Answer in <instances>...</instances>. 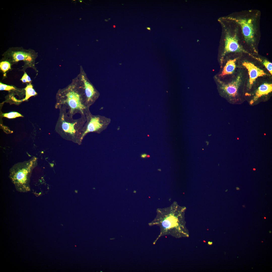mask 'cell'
Here are the masks:
<instances>
[{
    "label": "cell",
    "instance_id": "cell-1",
    "mask_svg": "<svg viewBox=\"0 0 272 272\" xmlns=\"http://www.w3.org/2000/svg\"><path fill=\"white\" fill-rule=\"evenodd\" d=\"M185 209L175 202L168 207L157 209L156 217L148 223L150 226L157 225L160 228V233L153 242V245L163 236L171 235L179 237L183 235V219Z\"/></svg>",
    "mask_w": 272,
    "mask_h": 272
},
{
    "label": "cell",
    "instance_id": "cell-2",
    "mask_svg": "<svg viewBox=\"0 0 272 272\" xmlns=\"http://www.w3.org/2000/svg\"><path fill=\"white\" fill-rule=\"evenodd\" d=\"M56 109L65 108L68 115L73 117L77 114L86 116L90 110L87 106L82 87L77 77L65 87L60 89L56 95Z\"/></svg>",
    "mask_w": 272,
    "mask_h": 272
},
{
    "label": "cell",
    "instance_id": "cell-3",
    "mask_svg": "<svg viewBox=\"0 0 272 272\" xmlns=\"http://www.w3.org/2000/svg\"><path fill=\"white\" fill-rule=\"evenodd\" d=\"M260 16L259 11L250 10L233 13L228 18L235 21L239 26L244 43L253 46L260 38Z\"/></svg>",
    "mask_w": 272,
    "mask_h": 272
},
{
    "label": "cell",
    "instance_id": "cell-4",
    "mask_svg": "<svg viewBox=\"0 0 272 272\" xmlns=\"http://www.w3.org/2000/svg\"><path fill=\"white\" fill-rule=\"evenodd\" d=\"M55 130L63 139L79 144L80 138L86 121V116H81L77 119L69 116L66 109L61 107Z\"/></svg>",
    "mask_w": 272,
    "mask_h": 272
},
{
    "label": "cell",
    "instance_id": "cell-5",
    "mask_svg": "<svg viewBox=\"0 0 272 272\" xmlns=\"http://www.w3.org/2000/svg\"><path fill=\"white\" fill-rule=\"evenodd\" d=\"M32 162L31 161L21 163L13 167L10 172L9 177L18 191L26 192L30 191V178L32 169Z\"/></svg>",
    "mask_w": 272,
    "mask_h": 272
},
{
    "label": "cell",
    "instance_id": "cell-6",
    "mask_svg": "<svg viewBox=\"0 0 272 272\" xmlns=\"http://www.w3.org/2000/svg\"><path fill=\"white\" fill-rule=\"evenodd\" d=\"M228 19L229 22V28L226 32L223 55L230 52L244 53L251 55L244 49L241 43H244V41L239 26L234 21Z\"/></svg>",
    "mask_w": 272,
    "mask_h": 272
},
{
    "label": "cell",
    "instance_id": "cell-7",
    "mask_svg": "<svg viewBox=\"0 0 272 272\" xmlns=\"http://www.w3.org/2000/svg\"><path fill=\"white\" fill-rule=\"evenodd\" d=\"M2 55L4 59L10 61V63L14 64L22 61L24 62L25 66L36 70L35 63L38 54L33 49H26L21 47H12L5 52Z\"/></svg>",
    "mask_w": 272,
    "mask_h": 272
},
{
    "label": "cell",
    "instance_id": "cell-8",
    "mask_svg": "<svg viewBox=\"0 0 272 272\" xmlns=\"http://www.w3.org/2000/svg\"><path fill=\"white\" fill-rule=\"evenodd\" d=\"M86 116V120L82 130L79 145L81 144L87 134L91 132L101 133L107 128L111 122L110 118L99 115H93L90 110Z\"/></svg>",
    "mask_w": 272,
    "mask_h": 272
},
{
    "label": "cell",
    "instance_id": "cell-9",
    "mask_svg": "<svg viewBox=\"0 0 272 272\" xmlns=\"http://www.w3.org/2000/svg\"><path fill=\"white\" fill-rule=\"evenodd\" d=\"M77 77L82 88L87 105L90 108L98 98L99 93L88 80L82 68Z\"/></svg>",
    "mask_w": 272,
    "mask_h": 272
},
{
    "label": "cell",
    "instance_id": "cell-10",
    "mask_svg": "<svg viewBox=\"0 0 272 272\" xmlns=\"http://www.w3.org/2000/svg\"><path fill=\"white\" fill-rule=\"evenodd\" d=\"M243 65L248 71L250 87L257 78L266 75V74L263 70L258 68L251 63L245 62L243 63Z\"/></svg>",
    "mask_w": 272,
    "mask_h": 272
},
{
    "label": "cell",
    "instance_id": "cell-11",
    "mask_svg": "<svg viewBox=\"0 0 272 272\" xmlns=\"http://www.w3.org/2000/svg\"><path fill=\"white\" fill-rule=\"evenodd\" d=\"M241 81V78L238 76L235 79L227 84H222L221 88L228 96L235 97L237 94L239 86Z\"/></svg>",
    "mask_w": 272,
    "mask_h": 272
},
{
    "label": "cell",
    "instance_id": "cell-12",
    "mask_svg": "<svg viewBox=\"0 0 272 272\" xmlns=\"http://www.w3.org/2000/svg\"><path fill=\"white\" fill-rule=\"evenodd\" d=\"M272 91V84L264 83L260 86L258 89L254 98V100H256L261 96L268 94Z\"/></svg>",
    "mask_w": 272,
    "mask_h": 272
},
{
    "label": "cell",
    "instance_id": "cell-13",
    "mask_svg": "<svg viewBox=\"0 0 272 272\" xmlns=\"http://www.w3.org/2000/svg\"><path fill=\"white\" fill-rule=\"evenodd\" d=\"M236 60V59H234L228 61L219 76L221 77H223L226 75L232 74L236 67L235 62Z\"/></svg>",
    "mask_w": 272,
    "mask_h": 272
},
{
    "label": "cell",
    "instance_id": "cell-14",
    "mask_svg": "<svg viewBox=\"0 0 272 272\" xmlns=\"http://www.w3.org/2000/svg\"><path fill=\"white\" fill-rule=\"evenodd\" d=\"M24 89L25 91V97L23 101L27 100L30 97L35 96L37 94L33 88L32 85L30 84L27 85Z\"/></svg>",
    "mask_w": 272,
    "mask_h": 272
},
{
    "label": "cell",
    "instance_id": "cell-15",
    "mask_svg": "<svg viewBox=\"0 0 272 272\" xmlns=\"http://www.w3.org/2000/svg\"><path fill=\"white\" fill-rule=\"evenodd\" d=\"M1 70L6 74V73L9 69H11V64L8 61L4 60L0 63Z\"/></svg>",
    "mask_w": 272,
    "mask_h": 272
},
{
    "label": "cell",
    "instance_id": "cell-16",
    "mask_svg": "<svg viewBox=\"0 0 272 272\" xmlns=\"http://www.w3.org/2000/svg\"><path fill=\"white\" fill-rule=\"evenodd\" d=\"M3 116L9 119L15 118L18 117H23V116L19 113L16 112H11L8 113L3 114Z\"/></svg>",
    "mask_w": 272,
    "mask_h": 272
},
{
    "label": "cell",
    "instance_id": "cell-17",
    "mask_svg": "<svg viewBox=\"0 0 272 272\" xmlns=\"http://www.w3.org/2000/svg\"><path fill=\"white\" fill-rule=\"evenodd\" d=\"M15 89V88L13 86L7 85L0 83V90L10 91Z\"/></svg>",
    "mask_w": 272,
    "mask_h": 272
},
{
    "label": "cell",
    "instance_id": "cell-18",
    "mask_svg": "<svg viewBox=\"0 0 272 272\" xmlns=\"http://www.w3.org/2000/svg\"><path fill=\"white\" fill-rule=\"evenodd\" d=\"M263 64L268 71L272 75V64L271 63L266 60H264L263 62Z\"/></svg>",
    "mask_w": 272,
    "mask_h": 272
},
{
    "label": "cell",
    "instance_id": "cell-19",
    "mask_svg": "<svg viewBox=\"0 0 272 272\" xmlns=\"http://www.w3.org/2000/svg\"><path fill=\"white\" fill-rule=\"evenodd\" d=\"M23 75L25 76L26 80L27 81V82L29 83L31 82V80L30 77L27 75V73L25 72Z\"/></svg>",
    "mask_w": 272,
    "mask_h": 272
},
{
    "label": "cell",
    "instance_id": "cell-20",
    "mask_svg": "<svg viewBox=\"0 0 272 272\" xmlns=\"http://www.w3.org/2000/svg\"><path fill=\"white\" fill-rule=\"evenodd\" d=\"M141 157L142 158H149L150 157L149 155H147L146 153H143L141 155Z\"/></svg>",
    "mask_w": 272,
    "mask_h": 272
},
{
    "label": "cell",
    "instance_id": "cell-21",
    "mask_svg": "<svg viewBox=\"0 0 272 272\" xmlns=\"http://www.w3.org/2000/svg\"><path fill=\"white\" fill-rule=\"evenodd\" d=\"M20 80L23 83H25L27 82V81L26 80V79L25 76L23 75V76L21 78V79Z\"/></svg>",
    "mask_w": 272,
    "mask_h": 272
},
{
    "label": "cell",
    "instance_id": "cell-22",
    "mask_svg": "<svg viewBox=\"0 0 272 272\" xmlns=\"http://www.w3.org/2000/svg\"><path fill=\"white\" fill-rule=\"evenodd\" d=\"M236 189L237 190H239L240 189V188L239 187H236Z\"/></svg>",
    "mask_w": 272,
    "mask_h": 272
},
{
    "label": "cell",
    "instance_id": "cell-23",
    "mask_svg": "<svg viewBox=\"0 0 272 272\" xmlns=\"http://www.w3.org/2000/svg\"><path fill=\"white\" fill-rule=\"evenodd\" d=\"M147 28L148 29H149V30H150V29L149 27H147Z\"/></svg>",
    "mask_w": 272,
    "mask_h": 272
},
{
    "label": "cell",
    "instance_id": "cell-24",
    "mask_svg": "<svg viewBox=\"0 0 272 272\" xmlns=\"http://www.w3.org/2000/svg\"><path fill=\"white\" fill-rule=\"evenodd\" d=\"M158 170H159V171H161V169H158Z\"/></svg>",
    "mask_w": 272,
    "mask_h": 272
},
{
    "label": "cell",
    "instance_id": "cell-25",
    "mask_svg": "<svg viewBox=\"0 0 272 272\" xmlns=\"http://www.w3.org/2000/svg\"><path fill=\"white\" fill-rule=\"evenodd\" d=\"M245 206V205H243V206L245 207V206Z\"/></svg>",
    "mask_w": 272,
    "mask_h": 272
},
{
    "label": "cell",
    "instance_id": "cell-26",
    "mask_svg": "<svg viewBox=\"0 0 272 272\" xmlns=\"http://www.w3.org/2000/svg\"><path fill=\"white\" fill-rule=\"evenodd\" d=\"M253 170H255V169H254V168H253Z\"/></svg>",
    "mask_w": 272,
    "mask_h": 272
},
{
    "label": "cell",
    "instance_id": "cell-27",
    "mask_svg": "<svg viewBox=\"0 0 272 272\" xmlns=\"http://www.w3.org/2000/svg\"><path fill=\"white\" fill-rule=\"evenodd\" d=\"M266 218V217H264V219H265Z\"/></svg>",
    "mask_w": 272,
    "mask_h": 272
}]
</instances>
